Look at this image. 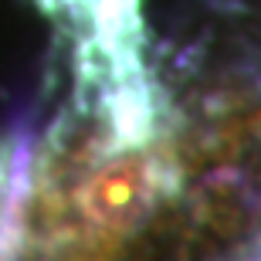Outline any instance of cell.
I'll list each match as a JSON object with an SVG mask.
<instances>
[{
	"mask_svg": "<svg viewBox=\"0 0 261 261\" xmlns=\"http://www.w3.org/2000/svg\"><path fill=\"white\" fill-rule=\"evenodd\" d=\"M156 200V163L133 156V160H116L102 166L85 187H82V211L88 221L112 227V231H129Z\"/></svg>",
	"mask_w": 261,
	"mask_h": 261,
	"instance_id": "cell-1",
	"label": "cell"
}]
</instances>
